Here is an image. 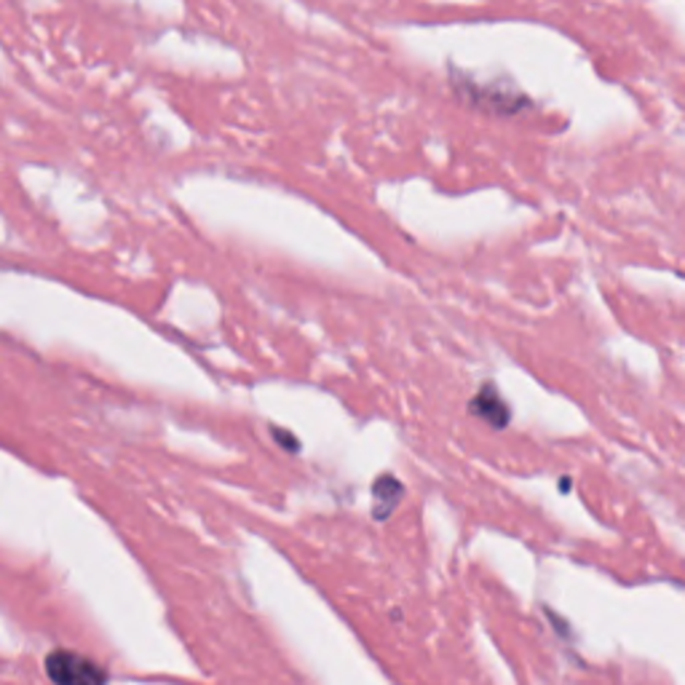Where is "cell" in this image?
Listing matches in <instances>:
<instances>
[{
    "mask_svg": "<svg viewBox=\"0 0 685 685\" xmlns=\"http://www.w3.org/2000/svg\"><path fill=\"white\" fill-rule=\"evenodd\" d=\"M46 675L57 685H108V672L89 656L54 651L46 659Z\"/></svg>",
    "mask_w": 685,
    "mask_h": 685,
    "instance_id": "cell-1",
    "label": "cell"
},
{
    "mask_svg": "<svg viewBox=\"0 0 685 685\" xmlns=\"http://www.w3.org/2000/svg\"><path fill=\"white\" fill-rule=\"evenodd\" d=\"M402 496H405V488H402L400 479L391 477V474H383V477H378V482L372 485L375 519L391 517V512H394L396 503L402 501Z\"/></svg>",
    "mask_w": 685,
    "mask_h": 685,
    "instance_id": "cell-3",
    "label": "cell"
},
{
    "mask_svg": "<svg viewBox=\"0 0 685 685\" xmlns=\"http://www.w3.org/2000/svg\"><path fill=\"white\" fill-rule=\"evenodd\" d=\"M468 409H472L477 418H482L485 424L493 426V429H503V426L509 424V418H512L509 405L503 402V396L499 394V389H496L493 383H485L482 389L477 391V396L468 402Z\"/></svg>",
    "mask_w": 685,
    "mask_h": 685,
    "instance_id": "cell-2",
    "label": "cell"
},
{
    "mask_svg": "<svg viewBox=\"0 0 685 685\" xmlns=\"http://www.w3.org/2000/svg\"><path fill=\"white\" fill-rule=\"evenodd\" d=\"M273 437H277V442L284 444V448L290 450V453H297V450H301V442H297V439L292 437L290 431H284V429H273Z\"/></svg>",
    "mask_w": 685,
    "mask_h": 685,
    "instance_id": "cell-4",
    "label": "cell"
}]
</instances>
